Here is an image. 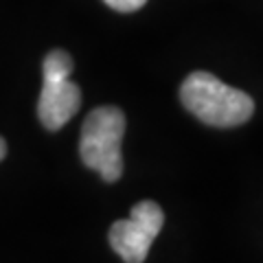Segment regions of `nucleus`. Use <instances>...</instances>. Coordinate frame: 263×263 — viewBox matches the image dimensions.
<instances>
[{
    "mask_svg": "<svg viewBox=\"0 0 263 263\" xmlns=\"http://www.w3.org/2000/svg\"><path fill=\"white\" fill-rule=\"evenodd\" d=\"M180 101L195 119L213 127H237L254 112V101L243 90L230 88L211 72H191L180 86Z\"/></svg>",
    "mask_w": 263,
    "mask_h": 263,
    "instance_id": "obj_1",
    "label": "nucleus"
},
{
    "mask_svg": "<svg viewBox=\"0 0 263 263\" xmlns=\"http://www.w3.org/2000/svg\"><path fill=\"white\" fill-rule=\"evenodd\" d=\"M44 81L37 101V117L46 129H62L77 114L81 105V90L75 81H70L72 57L55 48L44 57L42 64Z\"/></svg>",
    "mask_w": 263,
    "mask_h": 263,
    "instance_id": "obj_3",
    "label": "nucleus"
},
{
    "mask_svg": "<svg viewBox=\"0 0 263 263\" xmlns=\"http://www.w3.org/2000/svg\"><path fill=\"white\" fill-rule=\"evenodd\" d=\"M108 7H112L114 11H121V13H132V11H138L141 7L147 3V0H103Z\"/></svg>",
    "mask_w": 263,
    "mask_h": 263,
    "instance_id": "obj_5",
    "label": "nucleus"
},
{
    "mask_svg": "<svg viewBox=\"0 0 263 263\" xmlns=\"http://www.w3.org/2000/svg\"><path fill=\"white\" fill-rule=\"evenodd\" d=\"M164 224V213L156 202H138L129 219L114 221L110 228V246L125 263H143L149 254L154 239Z\"/></svg>",
    "mask_w": 263,
    "mask_h": 263,
    "instance_id": "obj_4",
    "label": "nucleus"
},
{
    "mask_svg": "<svg viewBox=\"0 0 263 263\" xmlns=\"http://www.w3.org/2000/svg\"><path fill=\"white\" fill-rule=\"evenodd\" d=\"M5 156H7V143H5V138L0 136V160H3Z\"/></svg>",
    "mask_w": 263,
    "mask_h": 263,
    "instance_id": "obj_6",
    "label": "nucleus"
},
{
    "mask_svg": "<svg viewBox=\"0 0 263 263\" xmlns=\"http://www.w3.org/2000/svg\"><path fill=\"white\" fill-rule=\"evenodd\" d=\"M123 134L125 114L114 105L92 110L81 125L79 156L86 167L97 171L105 182H117L123 176Z\"/></svg>",
    "mask_w": 263,
    "mask_h": 263,
    "instance_id": "obj_2",
    "label": "nucleus"
}]
</instances>
